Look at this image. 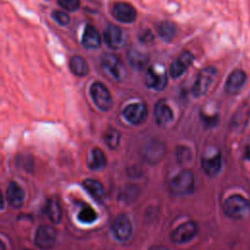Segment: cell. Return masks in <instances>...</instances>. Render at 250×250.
Listing matches in <instances>:
<instances>
[{
  "label": "cell",
  "instance_id": "cell-29",
  "mask_svg": "<svg viewBox=\"0 0 250 250\" xmlns=\"http://www.w3.org/2000/svg\"><path fill=\"white\" fill-rule=\"evenodd\" d=\"M58 4L64 10L69 12L77 11L80 7V0H57Z\"/></svg>",
  "mask_w": 250,
  "mask_h": 250
},
{
  "label": "cell",
  "instance_id": "cell-10",
  "mask_svg": "<svg viewBox=\"0 0 250 250\" xmlns=\"http://www.w3.org/2000/svg\"><path fill=\"white\" fill-rule=\"evenodd\" d=\"M122 114L128 122L137 125L146 120L147 116V108L143 103H134L126 105L122 110Z\"/></svg>",
  "mask_w": 250,
  "mask_h": 250
},
{
  "label": "cell",
  "instance_id": "cell-13",
  "mask_svg": "<svg viewBox=\"0 0 250 250\" xmlns=\"http://www.w3.org/2000/svg\"><path fill=\"white\" fill-rule=\"evenodd\" d=\"M194 60L193 55L189 51L183 52L170 65L169 73L173 78H178L182 76L187 69L190 66Z\"/></svg>",
  "mask_w": 250,
  "mask_h": 250
},
{
  "label": "cell",
  "instance_id": "cell-23",
  "mask_svg": "<svg viewBox=\"0 0 250 250\" xmlns=\"http://www.w3.org/2000/svg\"><path fill=\"white\" fill-rule=\"evenodd\" d=\"M156 31L163 40L171 41L177 34V26L170 21H162L157 23Z\"/></svg>",
  "mask_w": 250,
  "mask_h": 250
},
{
  "label": "cell",
  "instance_id": "cell-18",
  "mask_svg": "<svg viewBox=\"0 0 250 250\" xmlns=\"http://www.w3.org/2000/svg\"><path fill=\"white\" fill-rule=\"evenodd\" d=\"M222 167V156L219 151L202 158V168L209 177L216 176Z\"/></svg>",
  "mask_w": 250,
  "mask_h": 250
},
{
  "label": "cell",
  "instance_id": "cell-24",
  "mask_svg": "<svg viewBox=\"0 0 250 250\" xmlns=\"http://www.w3.org/2000/svg\"><path fill=\"white\" fill-rule=\"evenodd\" d=\"M249 115H250V107L247 104H241V106L234 113L231 120V124L235 129H239L247 123Z\"/></svg>",
  "mask_w": 250,
  "mask_h": 250
},
{
  "label": "cell",
  "instance_id": "cell-21",
  "mask_svg": "<svg viewBox=\"0 0 250 250\" xmlns=\"http://www.w3.org/2000/svg\"><path fill=\"white\" fill-rule=\"evenodd\" d=\"M106 165V158L103 150L99 147H94L89 154L88 167L93 171L103 170Z\"/></svg>",
  "mask_w": 250,
  "mask_h": 250
},
{
  "label": "cell",
  "instance_id": "cell-28",
  "mask_svg": "<svg viewBox=\"0 0 250 250\" xmlns=\"http://www.w3.org/2000/svg\"><path fill=\"white\" fill-rule=\"evenodd\" d=\"M52 18L58 22L60 25H67L70 21V17L63 11L56 10L52 13Z\"/></svg>",
  "mask_w": 250,
  "mask_h": 250
},
{
  "label": "cell",
  "instance_id": "cell-2",
  "mask_svg": "<svg viewBox=\"0 0 250 250\" xmlns=\"http://www.w3.org/2000/svg\"><path fill=\"white\" fill-rule=\"evenodd\" d=\"M224 210L231 219L240 220L250 214V202L240 194H233L225 201Z\"/></svg>",
  "mask_w": 250,
  "mask_h": 250
},
{
  "label": "cell",
  "instance_id": "cell-16",
  "mask_svg": "<svg viewBox=\"0 0 250 250\" xmlns=\"http://www.w3.org/2000/svg\"><path fill=\"white\" fill-rule=\"evenodd\" d=\"M154 116L156 119V122L159 125H166L170 123L173 118V110L170 107V105L167 104L166 100H159L154 106Z\"/></svg>",
  "mask_w": 250,
  "mask_h": 250
},
{
  "label": "cell",
  "instance_id": "cell-26",
  "mask_svg": "<svg viewBox=\"0 0 250 250\" xmlns=\"http://www.w3.org/2000/svg\"><path fill=\"white\" fill-rule=\"evenodd\" d=\"M78 220L81 222V223H84V224H91L93 222H95L98 218L97 216V213L96 211L89 205H84L79 213H78V216H77Z\"/></svg>",
  "mask_w": 250,
  "mask_h": 250
},
{
  "label": "cell",
  "instance_id": "cell-4",
  "mask_svg": "<svg viewBox=\"0 0 250 250\" xmlns=\"http://www.w3.org/2000/svg\"><path fill=\"white\" fill-rule=\"evenodd\" d=\"M217 72H218L217 68L211 65L202 68L198 72L192 86L193 96H195L196 98L204 96L209 90V87L211 86V84L213 83L217 75Z\"/></svg>",
  "mask_w": 250,
  "mask_h": 250
},
{
  "label": "cell",
  "instance_id": "cell-17",
  "mask_svg": "<svg viewBox=\"0 0 250 250\" xmlns=\"http://www.w3.org/2000/svg\"><path fill=\"white\" fill-rule=\"evenodd\" d=\"M6 198L14 208H21L24 200V191L17 183L11 182L7 188Z\"/></svg>",
  "mask_w": 250,
  "mask_h": 250
},
{
  "label": "cell",
  "instance_id": "cell-5",
  "mask_svg": "<svg viewBox=\"0 0 250 250\" xmlns=\"http://www.w3.org/2000/svg\"><path fill=\"white\" fill-rule=\"evenodd\" d=\"M90 95L96 106L102 111H107L112 106V98L108 89L102 82H94L90 87Z\"/></svg>",
  "mask_w": 250,
  "mask_h": 250
},
{
  "label": "cell",
  "instance_id": "cell-3",
  "mask_svg": "<svg viewBox=\"0 0 250 250\" xmlns=\"http://www.w3.org/2000/svg\"><path fill=\"white\" fill-rule=\"evenodd\" d=\"M101 63L104 71L114 80L121 81L126 76V67L121 59L112 53L103 55Z\"/></svg>",
  "mask_w": 250,
  "mask_h": 250
},
{
  "label": "cell",
  "instance_id": "cell-20",
  "mask_svg": "<svg viewBox=\"0 0 250 250\" xmlns=\"http://www.w3.org/2000/svg\"><path fill=\"white\" fill-rule=\"evenodd\" d=\"M69 68H70V71L78 77H84L88 75L90 71L87 61L83 57L78 55L73 56L69 60Z\"/></svg>",
  "mask_w": 250,
  "mask_h": 250
},
{
  "label": "cell",
  "instance_id": "cell-22",
  "mask_svg": "<svg viewBox=\"0 0 250 250\" xmlns=\"http://www.w3.org/2000/svg\"><path fill=\"white\" fill-rule=\"evenodd\" d=\"M127 60L132 67L137 69H142L147 63L148 56L147 54L136 48H131L127 52Z\"/></svg>",
  "mask_w": 250,
  "mask_h": 250
},
{
  "label": "cell",
  "instance_id": "cell-12",
  "mask_svg": "<svg viewBox=\"0 0 250 250\" xmlns=\"http://www.w3.org/2000/svg\"><path fill=\"white\" fill-rule=\"evenodd\" d=\"M104 40L109 48L117 50L124 45L125 35L118 25L108 24L104 32Z\"/></svg>",
  "mask_w": 250,
  "mask_h": 250
},
{
  "label": "cell",
  "instance_id": "cell-31",
  "mask_svg": "<svg viewBox=\"0 0 250 250\" xmlns=\"http://www.w3.org/2000/svg\"><path fill=\"white\" fill-rule=\"evenodd\" d=\"M148 250H169V249L165 246H162V245H156V246L150 247Z\"/></svg>",
  "mask_w": 250,
  "mask_h": 250
},
{
  "label": "cell",
  "instance_id": "cell-11",
  "mask_svg": "<svg viewBox=\"0 0 250 250\" xmlns=\"http://www.w3.org/2000/svg\"><path fill=\"white\" fill-rule=\"evenodd\" d=\"M132 224L124 214H119L112 223V233L119 241H126L132 235Z\"/></svg>",
  "mask_w": 250,
  "mask_h": 250
},
{
  "label": "cell",
  "instance_id": "cell-32",
  "mask_svg": "<svg viewBox=\"0 0 250 250\" xmlns=\"http://www.w3.org/2000/svg\"><path fill=\"white\" fill-rule=\"evenodd\" d=\"M4 208V198H3V194L0 191V210Z\"/></svg>",
  "mask_w": 250,
  "mask_h": 250
},
{
  "label": "cell",
  "instance_id": "cell-14",
  "mask_svg": "<svg viewBox=\"0 0 250 250\" xmlns=\"http://www.w3.org/2000/svg\"><path fill=\"white\" fill-rule=\"evenodd\" d=\"M246 79H247V76L243 70L234 69L233 71H231L225 85V89L227 93H229V95L238 94L244 87L246 83Z\"/></svg>",
  "mask_w": 250,
  "mask_h": 250
},
{
  "label": "cell",
  "instance_id": "cell-25",
  "mask_svg": "<svg viewBox=\"0 0 250 250\" xmlns=\"http://www.w3.org/2000/svg\"><path fill=\"white\" fill-rule=\"evenodd\" d=\"M83 188L88 191L89 194H91L94 198L99 199L104 194V187L103 185L94 179H86L82 183Z\"/></svg>",
  "mask_w": 250,
  "mask_h": 250
},
{
  "label": "cell",
  "instance_id": "cell-30",
  "mask_svg": "<svg viewBox=\"0 0 250 250\" xmlns=\"http://www.w3.org/2000/svg\"><path fill=\"white\" fill-rule=\"evenodd\" d=\"M139 40L145 44H149L154 40V35L149 29H143L139 32Z\"/></svg>",
  "mask_w": 250,
  "mask_h": 250
},
{
  "label": "cell",
  "instance_id": "cell-33",
  "mask_svg": "<svg viewBox=\"0 0 250 250\" xmlns=\"http://www.w3.org/2000/svg\"><path fill=\"white\" fill-rule=\"evenodd\" d=\"M0 250H6V245L1 239H0Z\"/></svg>",
  "mask_w": 250,
  "mask_h": 250
},
{
  "label": "cell",
  "instance_id": "cell-7",
  "mask_svg": "<svg viewBox=\"0 0 250 250\" xmlns=\"http://www.w3.org/2000/svg\"><path fill=\"white\" fill-rule=\"evenodd\" d=\"M57 240V230L50 225H41L35 233L34 242L42 250L51 249Z\"/></svg>",
  "mask_w": 250,
  "mask_h": 250
},
{
  "label": "cell",
  "instance_id": "cell-9",
  "mask_svg": "<svg viewBox=\"0 0 250 250\" xmlns=\"http://www.w3.org/2000/svg\"><path fill=\"white\" fill-rule=\"evenodd\" d=\"M113 18L119 22L131 23L137 19L136 9L127 2H115L111 8Z\"/></svg>",
  "mask_w": 250,
  "mask_h": 250
},
{
  "label": "cell",
  "instance_id": "cell-6",
  "mask_svg": "<svg viewBox=\"0 0 250 250\" xmlns=\"http://www.w3.org/2000/svg\"><path fill=\"white\" fill-rule=\"evenodd\" d=\"M145 84L146 87L156 91L163 90L167 85V72L165 67L161 64L151 65L146 73Z\"/></svg>",
  "mask_w": 250,
  "mask_h": 250
},
{
  "label": "cell",
  "instance_id": "cell-27",
  "mask_svg": "<svg viewBox=\"0 0 250 250\" xmlns=\"http://www.w3.org/2000/svg\"><path fill=\"white\" fill-rule=\"evenodd\" d=\"M121 135L115 128L108 129L104 136V140L108 147L110 148H116L120 143Z\"/></svg>",
  "mask_w": 250,
  "mask_h": 250
},
{
  "label": "cell",
  "instance_id": "cell-15",
  "mask_svg": "<svg viewBox=\"0 0 250 250\" xmlns=\"http://www.w3.org/2000/svg\"><path fill=\"white\" fill-rule=\"evenodd\" d=\"M102 38L98 29L93 24H87L84 28L81 44L86 49H97L101 46Z\"/></svg>",
  "mask_w": 250,
  "mask_h": 250
},
{
  "label": "cell",
  "instance_id": "cell-8",
  "mask_svg": "<svg viewBox=\"0 0 250 250\" xmlns=\"http://www.w3.org/2000/svg\"><path fill=\"white\" fill-rule=\"evenodd\" d=\"M198 228L197 225L192 222H185L178 226L171 233V240L177 244H183L190 241L197 234Z\"/></svg>",
  "mask_w": 250,
  "mask_h": 250
},
{
  "label": "cell",
  "instance_id": "cell-19",
  "mask_svg": "<svg viewBox=\"0 0 250 250\" xmlns=\"http://www.w3.org/2000/svg\"><path fill=\"white\" fill-rule=\"evenodd\" d=\"M44 212H45L46 216L48 217V219L52 223L58 224L62 221V207H61V204L58 199H56V198L48 199V201L45 204Z\"/></svg>",
  "mask_w": 250,
  "mask_h": 250
},
{
  "label": "cell",
  "instance_id": "cell-1",
  "mask_svg": "<svg viewBox=\"0 0 250 250\" xmlns=\"http://www.w3.org/2000/svg\"><path fill=\"white\" fill-rule=\"evenodd\" d=\"M169 188L175 195H187L194 190V175L190 170L184 169L177 173L169 183Z\"/></svg>",
  "mask_w": 250,
  "mask_h": 250
}]
</instances>
